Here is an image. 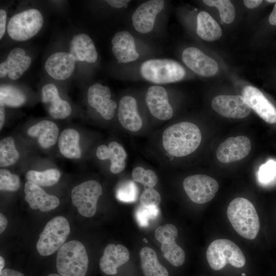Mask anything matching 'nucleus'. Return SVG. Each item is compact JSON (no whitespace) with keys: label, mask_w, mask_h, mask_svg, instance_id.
<instances>
[{"label":"nucleus","mask_w":276,"mask_h":276,"mask_svg":"<svg viewBox=\"0 0 276 276\" xmlns=\"http://www.w3.org/2000/svg\"><path fill=\"white\" fill-rule=\"evenodd\" d=\"M155 237L161 243V251L164 257L172 265H182L185 260L183 250L175 242L178 235L177 228L172 224L159 226L155 231Z\"/></svg>","instance_id":"nucleus-10"},{"label":"nucleus","mask_w":276,"mask_h":276,"mask_svg":"<svg viewBox=\"0 0 276 276\" xmlns=\"http://www.w3.org/2000/svg\"><path fill=\"white\" fill-rule=\"evenodd\" d=\"M70 233V224L65 217L58 216L53 218L39 235L36 244L38 253L43 256L53 254L65 244Z\"/></svg>","instance_id":"nucleus-6"},{"label":"nucleus","mask_w":276,"mask_h":276,"mask_svg":"<svg viewBox=\"0 0 276 276\" xmlns=\"http://www.w3.org/2000/svg\"><path fill=\"white\" fill-rule=\"evenodd\" d=\"M146 102L151 114L160 120H168L173 116V111L169 102L166 89L162 86H150L146 94Z\"/></svg>","instance_id":"nucleus-17"},{"label":"nucleus","mask_w":276,"mask_h":276,"mask_svg":"<svg viewBox=\"0 0 276 276\" xmlns=\"http://www.w3.org/2000/svg\"><path fill=\"white\" fill-rule=\"evenodd\" d=\"M26 177L28 181L39 186L49 187L59 181L60 173L56 169H49L43 171L30 170L27 173Z\"/></svg>","instance_id":"nucleus-31"},{"label":"nucleus","mask_w":276,"mask_h":276,"mask_svg":"<svg viewBox=\"0 0 276 276\" xmlns=\"http://www.w3.org/2000/svg\"><path fill=\"white\" fill-rule=\"evenodd\" d=\"M201 141L199 128L189 122H181L167 127L164 131L162 143L170 155L182 157L194 152Z\"/></svg>","instance_id":"nucleus-1"},{"label":"nucleus","mask_w":276,"mask_h":276,"mask_svg":"<svg viewBox=\"0 0 276 276\" xmlns=\"http://www.w3.org/2000/svg\"><path fill=\"white\" fill-rule=\"evenodd\" d=\"M110 89L100 83H95L88 89L87 101L89 105L107 120H111L113 117L117 106L115 101L110 99Z\"/></svg>","instance_id":"nucleus-15"},{"label":"nucleus","mask_w":276,"mask_h":276,"mask_svg":"<svg viewBox=\"0 0 276 276\" xmlns=\"http://www.w3.org/2000/svg\"><path fill=\"white\" fill-rule=\"evenodd\" d=\"M118 119L122 126L129 131L136 132L141 128L142 120L137 110L136 101L133 97L126 96L121 99Z\"/></svg>","instance_id":"nucleus-24"},{"label":"nucleus","mask_w":276,"mask_h":276,"mask_svg":"<svg viewBox=\"0 0 276 276\" xmlns=\"http://www.w3.org/2000/svg\"><path fill=\"white\" fill-rule=\"evenodd\" d=\"M26 98L23 92L11 85H3L0 88V101L5 105L17 107L23 105Z\"/></svg>","instance_id":"nucleus-32"},{"label":"nucleus","mask_w":276,"mask_h":276,"mask_svg":"<svg viewBox=\"0 0 276 276\" xmlns=\"http://www.w3.org/2000/svg\"><path fill=\"white\" fill-rule=\"evenodd\" d=\"M242 276H244V275H245V274H244V273H243L242 274Z\"/></svg>","instance_id":"nucleus-52"},{"label":"nucleus","mask_w":276,"mask_h":276,"mask_svg":"<svg viewBox=\"0 0 276 276\" xmlns=\"http://www.w3.org/2000/svg\"><path fill=\"white\" fill-rule=\"evenodd\" d=\"M143 240H144V241L145 242H146V243L147 242V240L146 238H144V239H143Z\"/></svg>","instance_id":"nucleus-51"},{"label":"nucleus","mask_w":276,"mask_h":276,"mask_svg":"<svg viewBox=\"0 0 276 276\" xmlns=\"http://www.w3.org/2000/svg\"><path fill=\"white\" fill-rule=\"evenodd\" d=\"M25 200L32 210L45 212L58 206L59 199L54 195L47 194L39 186L28 181L24 188Z\"/></svg>","instance_id":"nucleus-18"},{"label":"nucleus","mask_w":276,"mask_h":276,"mask_svg":"<svg viewBox=\"0 0 276 276\" xmlns=\"http://www.w3.org/2000/svg\"><path fill=\"white\" fill-rule=\"evenodd\" d=\"M5 266V260L2 256L0 257V272L3 270Z\"/></svg>","instance_id":"nucleus-48"},{"label":"nucleus","mask_w":276,"mask_h":276,"mask_svg":"<svg viewBox=\"0 0 276 276\" xmlns=\"http://www.w3.org/2000/svg\"><path fill=\"white\" fill-rule=\"evenodd\" d=\"M196 32L200 38L209 41L217 40L222 35L219 25L205 11H201L197 15Z\"/></svg>","instance_id":"nucleus-29"},{"label":"nucleus","mask_w":276,"mask_h":276,"mask_svg":"<svg viewBox=\"0 0 276 276\" xmlns=\"http://www.w3.org/2000/svg\"><path fill=\"white\" fill-rule=\"evenodd\" d=\"M262 2L261 0H245L243 1V3L247 8L252 9L257 7Z\"/></svg>","instance_id":"nucleus-44"},{"label":"nucleus","mask_w":276,"mask_h":276,"mask_svg":"<svg viewBox=\"0 0 276 276\" xmlns=\"http://www.w3.org/2000/svg\"><path fill=\"white\" fill-rule=\"evenodd\" d=\"M5 118V105L0 101V129H2Z\"/></svg>","instance_id":"nucleus-45"},{"label":"nucleus","mask_w":276,"mask_h":276,"mask_svg":"<svg viewBox=\"0 0 276 276\" xmlns=\"http://www.w3.org/2000/svg\"><path fill=\"white\" fill-rule=\"evenodd\" d=\"M20 186L19 177L11 173L7 169L0 170L1 191L14 192L17 191Z\"/></svg>","instance_id":"nucleus-38"},{"label":"nucleus","mask_w":276,"mask_h":276,"mask_svg":"<svg viewBox=\"0 0 276 276\" xmlns=\"http://www.w3.org/2000/svg\"><path fill=\"white\" fill-rule=\"evenodd\" d=\"M41 100L50 115L54 119H65L72 112L70 104L60 98L58 89L53 84H48L42 87Z\"/></svg>","instance_id":"nucleus-20"},{"label":"nucleus","mask_w":276,"mask_h":276,"mask_svg":"<svg viewBox=\"0 0 276 276\" xmlns=\"http://www.w3.org/2000/svg\"><path fill=\"white\" fill-rule=\"evenodd\" d=\"M31 63V58L25 55L24 49L14 48L10 52L7 59L0 64V77L8 75L11 79H17L29 68Z\"/></svg>","instance_id":"nucleus-21"},{"label":"nucleus","mask_w":276,"mask_h":276,"mask_svg":"<svg viewBox=\"0 0 276 276\" xmlns=\"http://www.w3.org/2000/svg\"><path fill=\"white\" fill-rule=\"evenodd\" d=\"M141 268L145 276H169L167 269L158 260L156 252L148 247L140 251Z\"/></svg>","instance_id":"nucleus-30"},{"label":"nucleus","mask_w":276,"mask_h":276,"mask_svg":"<svg viewBox=\"0 0 276 276\" xmlns=\"http://www.w3.org/2000/svg\"><path fill=\"white\" fill-rule=\"evenodd\" d=\"M129 259V252L126 247L121 244H109L105 248L103 255L100 259V268L106 274H116L117 268Z\"/></svg>","instance_id":"nucleus-22"},{"label":"nucleus","mask_w":276,"mask_h":276,"mask_svg":"<svg viewBox=\"0 0 276 276\" xmlns=\"http://www.w3.org/2000/svg\"><path fill=\"white\" fill-rule=\"evenodd\" d=\"M88 258L83 244L77 240L65 243L58 251L56 268L63 276H85Z\"/></svg>","instance_id":"nucleus-3"},{"label":"nucleus","mask_w":276,"mask_h":276,"mask_svg":"<svg viewBox=\"0 0 276 276\" xmlns=\"http://www.w3.org/2000/svg\"><path fill=\"white\" fill-rule=\"evenodd\" d=\"M227 216L240 236L248 240L256 238L260 229V221L256 210L250 201L243 197L235 198L228 204Z\"/></svg>","instance_id":"nucleus-2"},{"label":"nucleus","mask_w":276,"mask_h":276,"mask_svg":"<svg viewBox=\"0 0 276 276\" xmlns=\"http://www.w3.org/2000/svg\"><path fill=\"white\" fill-rule=\"evenodd\" d=\"M242 97L248 105L264 121L276 122V108L257 88L248 85L242 90Z\"/></svg>","instance_id":"nucleus-13"},{"label":"nucleus","mask_w":276,"mask_h":276,"mask_svg":"<svg viewBox=\"0 0 276 276\" xmlns=\"http://www.w3.org/2000/svg\"><path fill=\"white\" fill-rule=\"evenodd\" d=\"M19 158L12 137L3 139L0 142V166L8 167L14 164Z\"/></svg>","instance_id":"nucleus-33"},{"label":"nucleus","mask_w":276,"mask_h":276,"mask_svg":"<svg viewBox=\"0 0 276 276\" xmlns=\"http://www.w3.org/2000/svg\"><path fill=\"white\" fill-rule=\"evenodd\" d=\"M159 213L158 206L145 207L139 206L135 213V217L139 225L146 227L150 221L155 219Z\"/></svg>","instance_id":"nucleus-37"},{"label":"nucleus","mask_w":276,"mask_h":276,"mask_svg":"<svg viewBox=\"0 0 276 276\" xmlns=\"http://www.w3.org/2000/svg\"><path fill=\"white\" fill-rule=\"evenodd\" d=\"M138 188L131 180H126L120 183L116 190V198L124 202H133L138 197Z\"/></svg>","instance_id":"nucleus-35"},{"label":"nucleus","mask_w":276,"mask_h":276,"mask_svg":"<svg viewBox=\"0 0 276 276\" xmlns=\"http://www.w3.org/2000/svg\"><path fill=\"white\" fill-rule=\"evenodd\" d=\"M47 276H63L61 274H56V273H51L48 274Z\"/></svg>","instance_id":"nucleus-49"},{"label":"nucleus","mask_w":276,"mask_h":276,"mask_svg":"<svg viewBox=\"0 0 276 276\" xmlns=\"http://www.w3.org/2000/svg\"><path fill=\"white\" fill-rule=\"evenodd\" d=\"M7 220L5 216L2 214H0V233L2 234L6 229L7 225Z\"/></svg>","instance_id":"nucleus-46"},{"label":"nucleus","mask_w":276,"mask_h":276,"mask_svg":"<svg viewBox=\"0 0 276 276\" xmlns=\"http://www.w3.org/2000/svg\"><path fill=\"white\" fill-rule=\"evenodd\" d=\"M183 187L191 200L198 204L211 200L219 189L218 183L214 178L202 174L187 177L183 181Z\"/></svg>","instance_id":"nucleus-9"},{"label":"nucleus","mask_w":276,"mask_h":276,"mask_svg":"<svg viewBox=\"0 0 276 276\" xmlns=\"http://www.w3.org/2000/svg\"><path fill=\"white\" fill-rule=\"evenodd\" d=\"M268 20L270 25L276 26V3L274 5L272 11L269 15Z\"/></svg>","instance_id":"nucleus-47"},{"label":"nucleus","mask_w":276,"mask_h":276,"mask_svg":"<svg viewBox=\"0 0 276 276\" xmlns=\"http://www.w3.org/2000/svg\"><path fill=\"white\" fill-rule=\"evenodd\" d=\"M96 156L100 160L109 159L110 170L113 174L122 172L125 168L126 152L124 148L116 142H111L108 147L102 145L96 150Z\"/></svg>","instance_id":"nucleus-26"},{"label":"nucleus","mask_w":276,"mask_h":276,"mask_svg":"<svg viewBox=\"0 0 276 276\" xmlns=\"http://www.w3.org/2000/svg\"><path fill=\"white\" fill-rule=\"evenodd\" d=\"M163 0H151L139 6L132 16V23L135 29L141 33L151 32L154 27L156 16L164 8Z\"/></svg>","instance_id":"nucleus-16"},{"label":"nucleus","mask_w":276,"mask_h":276,"mask_svg":"<svg viewBox=\"0 0 276 276\" xmlns=\"http://www.w3.org/2000/svg\"><path fill=\"white\" fill-rule=\"evenodd\" d=\"M0 276H25L23 273L16 270L6 268L0 272Z\"/></svg>","instance_id":"nucleus-43"},{"label":"nucleus","mask_w":276,"mask_h":276,"mask_svg":"<svg viewBox=\"0 0 276 276\" xmlns=\"http://www.w3.org/2000/svg\"><path fill=\"white\" fill-rule=\"evenodd\" d=\"M70 51L76 61L93 63L98 58L95 45L91 38L86 34H78L73 37Z\"/></svg>","instance_id":"nucleus-25"},{"label":"nucleus","mask_w":276,"mask_h":276,"mask_svg":"<svg viewBox=\"0 0 276 276\" xmlns=\"http://www.w3.org/2000/svg\"><path fill=\"white\" fill-rule=\"evenodd\" d=\"M102 194V187L98 181L87 180L72 189V201L82 216L91 217L96 214L97 202Z\"/></svg>","instance_id":"nucleus-8"},{"label":"nucleus","mask_w":276,"mask_h":276,"mask_svg":"<svg viewBox=\"0 0 276 276\" xmlns=\"http://www.w3.org/2000/svg\"><path fill=\"white\" fill-rule=\"evenodd\" d=\"M251 148L250 140L245 136L230 137L217 148L216 157L222 163L239 161L246 157Z\"/></svg>","instance_id":"nucleus-12"},{"label":"nucleus","mask_w":276,"mask_h":276,"mask_svg":"<svg viewBox=\"0 0 276 276\" xmlns=\"http://www.w3.org/2000/svg\"><path fill=\"white\" fill-rule=\"evenodd\" d=\"M203 2L210 7H215L219 11L220 18L226 24L232 22L235 17V9L228 0H204Z\"/></svg>","instance_id":"nucleus-34"},{"label":"nucleus","mask_w":276,"mask_h":276,"mask_svg":"<svg viewBox=\"0 0 276 276\" xmlns=\"http://www.w3.org/2000/svg\"><path fill=\"white\" fill-rule=\"evenodd\" d=\"M213 109L228 118L242 119L249 115L251 108L242 96L219 95L212 101Z\"/></svg>","instance_id":"nucleus-11"},{"label":"nucleus","mask_w":276,"mask_h":276,"mask_svg":"<svg viewBox=\"0 0 276 276\" xmlns=\"http://www.w3.org/2000/svg\"><path fill=\"white\" fill-rule=\"evenodd\" d=\"M76 60L74 56L67 52H60L52 54L46 60L45 70L53 78L65 80L72 74Z\"/></svg>","instance_id":"nucleus-19"},{"label":"nucleus","mask_w":276,"mask_h":276,"mask_svg":"<svg viewBox=\"0 0 276 276\" xmlns=\"http://www.w3.org/2000/svg\"><path fill=\"white\" fill-rule=\"evenodd\" d=\"M266 2H268V3H276V1L275 0H273V1H272V0H267L266 1Z\"/></svg>","instance_id":"nucleus-50"},{"label":"nucleus","mask_w":276,"mask_h":276,"mask_svg":"<svg viewBox=\"0 0 276 276\" xmlns=\"http://www.w3.org/2000/svg\"><path fill=\"white\" fill-rule=\"evenodd\" d=\"M27 133L31 137H36L41 147L48 148L56 143L59 129L54 122L43 120L31 126Z\"/></svg>","instance_id":"nucleus-27"},{"label":"nucleus","mask_w":276,"mask_h":276,"mask_svg":"<svg viewBox=\"0 0 276 276\" xmlns=\"http://www.w3.org/2000/svg\"><path fill=\"white\" fill-rule=\"evenodd\" d=\"M206 256L211 268L214 270L222 269L228 263L237 267H242L245 264V256L234 242L226 239L213 241L208 246Z\"/></svg>","instance_id":"nucleus-4"},{"label":"nucleus","mask_w":276,"mask_h":276,"mask_svg":"<svg viewBox=\"0 0 276 276\" xmlns=\"http://www.w3.org/2000/svg\"><path fill=\"white\" fill-rule=\"evenodd\" d=\"M140 72L145 80L156 84L177 82L186 74L185 70L180 64L167 59L148 60L142 64Z\"/></svg>","instance_id":"nucleus-5"},{"label":"nucleus","mask_w":276,"mask_h":276,"mask_svg":"<svg viewBox=\"0 0 276 276\" xmlns=\"http://www.w3.org/2000/svg\"><path fill=\"white\" fill-rule=\"evenodd\" d=\"M80 136L74 129H64L58 139V147L60 153L68 158H79L81 150L79 144Z\"/></svg>","instance_id":"nucleus-28"},{"label":"nucleus","mask_w":276,"mask_h":276,"mask_svg":"<svg viewBox=\"0 0 276 276\" xmlns=\"http://www.w3.org/2000/svg\"><path fill=\"white\" fill-rule=\"evenodd\" d=\"M7 13L3 9L0 10V39H1L6 32Z\"/></svg>","instance_id":"nucleus-41"},{"label":"nucleus","mask_w":276,"mask_h":276,"mask_svg":"<svg viewBox=\"0 0 276 276\" xmlns=\"http://www.w3.org/2000/svg\"><path fill=\"white\" fill-rule=\"evenodd\" d=\"M43 22L40 12L30 9L13 15L7 26L9 36L13 40L22 41L35 36L41 29Z\"/></svg>","instance_id":"nucleus-7"},{"label":"nucleus","mask_w":276,"mask_h":276,"mask_svg":"<svg viewBox=\"0 0 276 276\" xmlns=\"http://www.w3.org/2000/svg\"><path fill=\"white\" fill-rule=\"evenodd\" d=\"M132 177L134 182L141 183L144 189L153 188L158 181L157 176L153 171L146 170L141 167H137L133 170Z\"/></svg>","instance_id":"nucleus-36"},{"label":"nucleus","mask_w":276,"mask_h":276,"mask_svg":"<svg viewBox=\"0 0 276 276\" xmlns=\"http://www.w3.org/2000/svg\"><path fill=\"white\" fill-rule=\"evenodd\" d=\"M111 43L112 53L119 62L127 63L139 58V54L135 50L134 38L128 31L116 33Z\"/></svg>","instance_id":"nucleus-23"},{"label":"nucleus","mask_w":276,"mask_h":276,"mask_svg":"<svg viewBox=\"0 0 276 276\" xmlns=\"http://www.w3.org/2000/svg\"><path fill=\"white\" fill-rule=\"evenodd\" d=\"M106 2L111 6L116 8H121L122 7H127L128 3L130 2L129 0H108Z\"/></svg>","instance_id":"nucleus-42"},{"label":"nucleus","mask_w":276,"mask_h":276,"mask_svg":"<svg viewBox=\"0 0 276 276\" xmlns=\"http://www.w3.org/2000/svg\"><path fill=\"white\" fill-rule=\"evenodd\" d=\"M182 59L189 68L201 76H213L218 71L217 63L196 48L186 49L182 52Z\"/></svg>","instance_id":"nucleus-14"},{"label":"nucleus","mask_w":276,"mask_h":276,"mask_svg":"<svg viewBox=\"0 0 276 276\" xmlns=\"http://www.w3.org/2000/svg\"><path fill=\"white\" fill-rule=\"evenodd\" d=\"M276 175V162L270 160L262 165L258 172V176L261 182H268Z\"/></svg>","instance_id":"nucleus-40"},{"label":"nucleus","mask_w":276,"mask_h":276,"mask_svg":"<svg viewBox=\"0 0 276 276\" xmlns=\"http://www.w3.org/2000/svg\"><path fill=\"white\" fill-rule=\"evenodd\" d=\"M160 201L159 193L153 188H145L140 197V203L145 207L158 206Z\"/></svg>","instance_id":"nucleus-39"}]
</instances>
